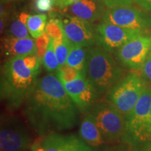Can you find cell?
Instances as JSON below:
<instances>
[{"label": "cell", "mask_w": 151, "mask_h": 151, "mask_svg": "<svg viewBox=\"0 0 151 151\" xmlns=\"http://www.w3.org/2000/svg\"><path fill=\"white\" fill-rule=\"evenodd\" d=\"M146 87V81L140 75L129 73L106 94V101L125 118L134 108Z\"/></svg>", "instance_id": "cell-5"}, {"label": "cell", "mask_w": 151, "mask_h": 151, "mask_svg": "<svg viewBox=\"0 0 151 151\" xmlns=\"http://www.w3.org/2000/svg\"><path fill=\"white\" fill-rule=\"evenodd\" d=\"M1 50L8 59L16 57L37 55L36 41L31 37L24 39L4 38L1 41Z\"/></svg>", "instance_id": "cell-15"}, {"label": "cell", "mask_w": 151, "mask_h": 151, "mask_svg": "<svg viewBox=\"0 0 151 151\" xmlns=\"http://www.w3.org/2000/svg\"><path fill=\"white\" fill-rule=\"evenodd\" d=\"M65 35L71 44L91 48L96 43L95 30L91 23L82 19L64 13L60 15Z\"/></svg>", "instance_id": "cell-11"}, {"label": "cell", "mask_w": 151, "mask_h": 151, "mask_svg": "<svg viewBox=\"0 0 151 151\" xmlns=\"http://www.w3.org/2000/svg\"><path fill=\"white\" fill-rule=\"evenodd\" d=\"M51 38L46 31L43 32L40 37L36 39V47H37V56L41 62L43 57L48 50Z\"/></svg>", "instance_id": "cell-24"}, {"label": "cell", "mask_w": 151, "mask_h": 151, "mask_svg": "<svg viewBox=\"0 0 151 151\" xmlns=\"http://www.w3.org/2000/svg\"><path fill=\"white\" fill-rule=\"evenodd\" d=\"M71 46V43L69 42L65 36L61 39H53L55 52L58 62H59L60 67H62L67 63Z\"/></svg>", "instance_id": "cell-20"}, {"label": "cell", "mask_w": 151, "mask_h": 151, "mask_svg": "<svg viewBox=\"0 0 151 151\" xmlns=\"http://www.w3.org/2000/svg\"><path fill=\"white\" fill-rule=\"evenodd\" d=\"M134 3L147 12L151 13V0H135Z\"/></svg>", "instance_id": "cell-30"}, {"label": "cell", "mask_w": 151, "mask_h": 151, "mask_svg": "<svg viewBox=\"0 0 151 151\" xmlns=\"http://www.w3.org/2000/svg\"><path fill=\"white\" fill-rule=\"evenodd\" d=\"M79 1H81V0H58L56 1L55 6L57 8L63 10L69 6L72 5L73 4L78 2Z\"/></svg>", "instance_id": "cell-29"}, {"label": "cell", "mask_w": 151, "mask_h": 151, "mask_svg": "<svg viewBox=\"0 0 151 151\" xmlns=\"http://www.w3.org/2000/svg\"><path fill=\"white\" fill-rule=\"evenodd\" d=\"M62 84L79 111L84 114L89 113L99 97L86 76H82L74 81Z\"/></svg>", "instance_id": "cell-12"}, {"label": "cell", "mask_w": 151, "mask_h": 151, "mask_svg": "<svg viewBox=\"0 0 151 151\" xmlns=\"http://www.w3.org/2000/svg\"><path fill=\"white\" fill-rule=\"evenodd\" d=\"M30 16L25 12H21L11 22L10 26L6 32V37L24 39L29 37L27 22Z\"/></svg>", "instance_id": "cell-17"}, {"label": "cell", "mask_w": 151, "mask_h": 151, "mask_svg": "<svg viewBox=\"0 0 151 151\" xmlns=\"http://www.w3.org/2000/svg\"><path fill=\"white\" fill-rule=\"evenodd\" d=\"M102 151H136L131 145L124 142L122 143L113 145L104 149Z\"/></svg>", "instance_id": "cell-28"}, {"label": "cell", "mask_w": 151, "mask_h": 151, "mask_svg": "<svg viewBox=\"0 0 151 151\" xmlns=\"http://www.w3.org/2000/svg\"><path fill=\"white\" fill-rule=\"evenodd\" d=\"M89 113L107 143L122 140L125 131V118L108 101L96 103Z\"/></svg>", "instance_id": "cell-7"}, {"label": "cell", "mask_w": 151, "mask_h": 151, "mask_svg": "<svg viewBox=\"0 0 151 151\" xmlns=\"http://www.w3.org/2000/svg\"><path fill=\"white\" fill-rule=\"evenodd\" d=\"M146 151H151V147H150V148H148Z\"/></svg>", "instance_id": "cell-33"}, {"label": "cell", "mask_w": 151, "mask_h": 151, "mask_svg": "<svg viewBox=\"0 0 151 151\" xmlns=\"http://www.w3.org/2000/svg\"><path fill=\"white\" fill-rule=\"evenodd\" d=\"M55 1H58V0H55Z\"/></svg>", "instance_id": "cell-35"}, {"label": "cell", "mask_w": 151, "mask_h": 151, "mask_svg": "<svg viewBox=\"0 0 151 151\" xmlns=\"http://www.w3.org/2000/svg\"><path fill=\"white\" fill-rule=\"evenodd\" d=\"M80 137L90 147H99L107 143L90 113L86 114L79 128Z\"/></svg>", "instance_id": "cell-16"}, {"label": "cell", "mask_w": 151, "mask_h": 151, "mask_svg": "<svg viewBox=\"0 0 151 151\" xmlns=\"http://www.w3.org/2000/svg\"><path fill=\"white\" fill-rule=\"evenodd\" d=\"M107 9L114 8L120 6L132 5L135 0H103Z\"/></svg>", "instance_id": "cell-27"}, {"label": "cell", "mask_w": 151, "mask_h": 151, "mask_svg": "<svg viewBox=\"0 0 151 151\" xmlns=\"http://www.w3.org/2000/svg\"><path fill=\"white\" fill-rule=\"evenodd\" d=\"M41 151H92L81 137L76 135H65L51 133L43 138Z\"/></svg>", "instance_id": "cell-13"}, {"label": "cell", "mask_w": 151, "mask_h": 151, "mask_svg": "<svg viewBox=\"0 0 151 151\" xmlns=\"http://www.w3.org/2000/svg\"><path fill=\"white\" fill-rule=\"evenodd\" d=\"M34 137L31 131L20 119L13 116L1 118L0 130L1 151H35Z\"/></svg>", "instance_id": "cell-6"}, {"label": "cell", "mask_w": 151, "mask_h": 151, "mask_svg": "<svg viewBox=\"0 0 151 151\" xmlns=\"http://www.w3.org/2000/svg\"><path fill=\"white\" fill-rule=\"evenodd\" d=\"M141 77L146 83L151 86V48L141 68Z\"/></svg>", "instance_id": "cell-25"}, {"label": "cell", "mask_w": 151, "mask_h": 151, "mask_svg": "<svg viewBox=\"0 0 151 151\" xmlns=\"http://www.w3.org/2000/svg\"><path fill=\"white\" fill-rule=\"evenodd\" d=\"M101 22L144 31L151 28V15L132 5L120 6L107 9Z\"/></svg>", "instance_id": "cell-8"}, {"label": "cell", "mask_w": 151, "mask_h": 151, "mask_svg": "<svg viewBox=\"0 0 151 151\" xmlns=\"http://www.w3.org/2000/svg\"><path fill=\"white\" fill-rule=\"evenodd\" d=\"M37 55L10 58L4 64L1 73V99L9 111L23 106L32 91L40 71Z\"/></svg>", "instance_id": "cell-2"}, {"label": "cell", "mask_w": 151, "mask_h": 151, "mask_svg": "<svg viewBox=\"0 0 151 151\" xmlns=\"http://www.w3.org/2000/svg\"><path fill=\"white\" fill-rule=\"evenodd\" d=\"M106 7L103 0H81L63 9L62 13L92 23L102 19L106 11Z\"/></svg>", "instance_id": "cell-14"}, {"label": "cell", "mask_w": 151, "mask_h": 151, "mask_svg": "<svg viewBox=\"0 0 151 151\" xmlns=\"http://www.w3.org/2000/svg\"><path fill=\"white\" fill-rule=\"evenodd\" d=\"M22 1V0H1V4H10L14 2H18V1Z\"/></svg>", "instance_id": "cell-32"}, {"label": "cell", "mask_w": 151, "mask_h": 151, "mask_svg": "<svg viewBox=\"0 0 151 151\" xmlns=\"http://www.w3.org/2000/svg\"><path fill=\"white\" fill-rule=\"evenodd\" d=\"M47 16L44 14L30 16L27 20V25L29 33L35 39L40 37L46 31Z\"/></svg>", "instance_id": "cell-19"}, {"label": "cell", "mask_w": 151, "mask_h": 151, "mask_svg": "<svg viewBox=\"0 0 151 151\" xmlns=\"http://www.w3.org/2000/svg\"><path fill=\"white\" fill-rule=\"evenodd\" d=\"M123 71L110 52L97 46L88 50L86 76L97 91L98 97L107 94L122 80Z\"/></svg>", "instance_id": "cell-3"}, {"label": "cell", "mask_w": 151, "mask_h": 151, "mask_svg": "<svg viewBox=\"0 0 151 151\" xmlns=\"http://www.w3.org/2000/svg\"><path fill=\"white\" fill-rule=\"evenodd\" d=\"M94 30L97 46L109 52L118 50L125 43L143 33L141 30L127 29L106 22L97 24Z\"/></svg>", "instance_id": "cell-9"}, {"label": "cell", "mask_w": 151, "mask_h": 151, "mask_svg": "<svg viewBox=\"0 0 151 151\" xmlns=\"http://www.w3.org/2000/svg\"><path fill=\"white\" fill-rule=\"evenodd\" d=\"M78 107L56 75L39 78L23 104V114L31 129L41 138L69 130L78 124Z\"/></svg>", "instance_id": "cell-1"}, {"label": "cell", "mask_w": 151, "mask_h": 151, "mask_svg": "<svg viewBox=\"0 0 151 151\" xmlns=\"http://www.w3.org/2000/svg\"><path fill=\"white\" fill-rule=\"evenodd\" d=\"M151 106V86H147L132 112L125 117V131L122 141L137 146L149 144L148 124Z\"/></svg>", "instance_id": "cell-4"}, {"label": "cell", "mask_w": 151, "mask_h": 151, "mask_svg": "<svg viewBox=\"0 0 151 151\" xmlns=\"http://www.w3.org/2000/svg\"><path fill=\"white\" fill-rule=\"evenodd\" d=\"M36 150H37V149H36Z\"/></svg>", "instance_id": "cell-36"}, {"label": "cell", "mask_w": 151, "mask_h": 151, "mask_svg": "<svg viewBox=\"0 0 151 151\" xmlns=\"http://www.w3.org/2000/svg\"><path fill=\"white\" fill-rule=\"evenodd\" d=\"M150 48L151 36H139L117 50V58L124 67L133 71L140 70Z\"/></svg>", "instance_id": "cell-10"}, {"label": "cell", "mask_w": 151, "mask_h": 151, "mask_svg": "<svg viewBox=\"0 0 151 151\" xmlns=\"http://www.w3.org/2000/svg\"><path fill=\"white\" fill-rule=\"evenodd\" d=\"M55 4V0H35V8L39 12H49L52 10Z\"/></svg>", "instance_id": "cell-26"}, {"label": "cell", "mask_w": 151, "mask_h": 151, "mask_svg": "<svg viewBox=\"0 0 151 151\" xmlns=\"http://www.w3.org/2000/svg\"><path fill=\"white\" fill-rule=\"evenodd\" d=\"M56 76L62 83H69L74 81L84 75H83L80 71L75 68L65 64V65L60 67L58 70L57 71Z\"/></svg>", "instance_id": "cell-23"}, {"label": "cell", "mask_w": 151, "mask_h": 151, "mask_svg": "<svg viewBox=\"0 0 151 151\" xmlns=\"http://www.w3.org/2000/svg\"><path fill=\"white\" fill-rule=\"evenodd\" d=\"M35 151H41V149H39V150H37H37H35Z\"/></svg>", "instance_id": "cell-34"}, {"label": "cell", "mask_w": 151, "mask_h": 151, "mask_svg": "<svg viewBox=\"0 0 151 151\" xmlns=\"http://www.w3.org/2000/svg\"><path fill=\"white\" fill-rule=\"evenodd\" d=\"M46 32L52 39H61L65 37L63 25L59 16H57L53 14H50V18L47 22L46 26Z\"/></svg>", "instance_id": "cell-21"}, {"label": "cell", "mask_w": 151, "mask_h": 151, "mask_svg": "<svg viewBox=\"0 0 151 151\" xmlns=\"http://www.w3.org/2000/svg\"><path fill=\"white\" fill-rule=\"evenodd\" d=\"M87 53L88 50L83 47L71 44L66 64L75 68L83 75L86 76Z\"/></svg>", "instance_id": "cell-18"}, {"label": "cell", "mask_w": 151, "mask_h": 151, "mask_svg": "<svg viewBox=\"0 0 151 151\" xmlns=\"http://www.w3.org/2000/svg\"><path fill=\"white\" fill-rule=\"evenodd\" d=\"M148 138H149V145H150V147H151V106H150V119H149V124H148ZM150 147H149V148H150Z\"/></svg>", "instance_id": "cell-31"}, {"label": "cell", "mask_w": 151, "mask_h": 151, "mask_svg": "<svg viewBox=\"0 0 151 151\" xmlns=\"http://www.w3.org/2000/svg\"><path fill=\"white\" fill-rule=\"evenodd\" d=\"M41 63L43 64V66L48 72H54V71L57 72V71L60 68L59 62H58V58H57L55 52L53 39H52L50 40L48 50L43 57V60H41Z\"/></svg>", "instance_id": "cell-22"}]
</instances>
